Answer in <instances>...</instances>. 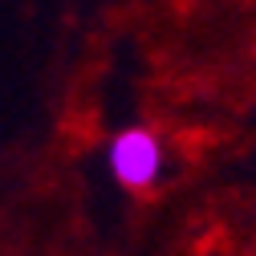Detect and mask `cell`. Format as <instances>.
<instances>
[{
  "label": "cell",
  "mask_w": 256,
  "mask_h": 256,
  "mask_svg": "<svg viewBox=\"0 0 256 256\" xmlns=\"http://www.w3.org/2000/svg\"><path fill=\"white\" fill-rule=\"evenodd\" d=\"M158 167H163V146L150 130L134 126V130H122L110 142V171L122 187L130 191H146L158 179Z\"/></svg>",
  "instance_id": "6da1fadb"
}]
</instances>
